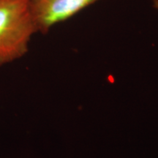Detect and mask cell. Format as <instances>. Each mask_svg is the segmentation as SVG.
I'll return each mask as SVG.
<instances>
[{"label": "cell", "mask_w": 158, "mask_h": 158, "mask_svg": "<svg viewBox=\"0 0 158 158\" xmlns=\"http://www.w3.org/2000/svg\"><path fill=\"white\" fill-rule=\"evenodd\" d=\"M99 1L101 0H28L37 31L43 33Z\"/></svg>", "instance_id": "cell-2"}, {"label": "cell", "mask_w": 158, "mask_h": 158, "mask_svg": "<svg viewBox=\"0 0 158 158\" xmlns=\"http://www.w3.org/2000/svg\"><path fill=\"white\" fill-rule=\"evenodd\" d=\"M152 6L156 10L158 11V0H152Z\"/></svg>", "instance_id": "cell-3"}, {"label": "cell", "mask_w": 158, "mask_h": 158, "mask_svg": "<svg viewBox=\"0 0 158 158\" xmlns=\"http://www.w3.org/2000/svg\"><path fill=\"white\" fill-rule=\"evenodd\" d=\"M37 31L28 0H0V66L24 56Z\"/></svg>", "instance_id": "cell-1"}]
</instances>
